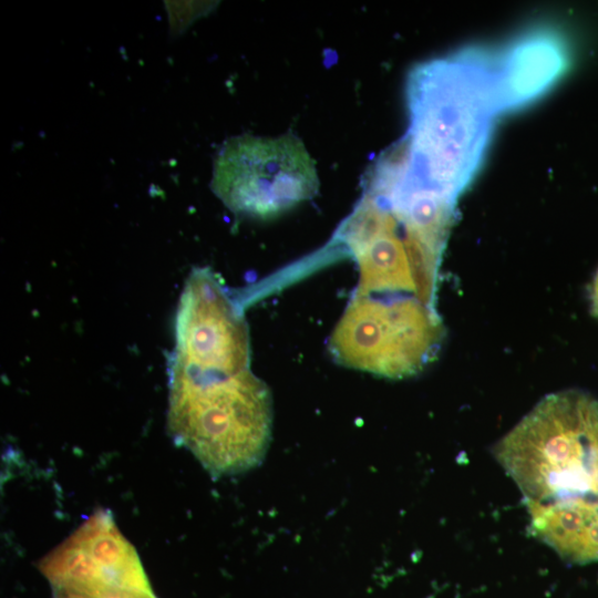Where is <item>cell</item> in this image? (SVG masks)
Returning <instances> with one entry per match:
<instances>
[{"label": "cell", "mask_w": 598, "mask_h": 598, "mask_svg": "<svg viewBox=\"0 0 598 598\" xmlns=\"http://www.w3.org/2000/svg\"><path fill=\"white\" fill-rule=\"evenodd\" d=\"M410 84L408 158L430 185L456 200L481 166L498 114L487 55L467 50L433 61Z\"/></svg>", "instance_id": "obj_1"}, {"label": "cell", "mask_w": 598, "mask_h": 598, "mask_svg": "<svg viewBox=\"0 0 598 598\" xmlns=\"http://www.w3.org/2000/svg\"><path fill=\"white\" fill-rule=\"evenodd\" d=\"M592 306L595 309V312L598 315V270L594 279V286H592Z\"/></svg>", "instance_id": "obj_9"}, {"label": "cell", "mask_w": 598, "mask_h": 598, "mask_svg": "<svg viewBox=\"0 0 598 598\" xmlns=\"http://www.w3.org/2000/svg\"><path fill=\"white\" fill-rule=\"evenodd\" d=\"M171 362L192 370L235 374L249 369L248 327L208 268L187 278L176 312Z\"/></svg>", "instance_id": "obj_6"}, {"label": "cell", "mask_w": 598, "mask_h": 598, "mask_svg": "<svg viewBox=\"0 0 598 598\" xmlns=\"http://www.w3.org/2000/svg\"><path fill=\"white\" fill-rule=\"evenodd\" d=\"M452 224L402 198L382 194L369 198L347 227L359 267L355 293L415 299L435 307L437 274Z\"/></svg>", "instance_id": "obj_3"}, {"label": "cell", "mask_w": 598, "mask_h": 598, "mask_svg": "<svg viewBox=\"0 0 598 598\" xmlns=\"http://www.w3.org/2000/svg\"><path fill=\"white\" fill-rule=\"evenodd\" d=\"M51 589L52 598H156L137 551L103 508L73 532L65 579Z\"/></svg>", "instance_id": "obj_7"}, {"label": "cell", "mask_w": 598, "mask_h": 598, "mask_svg": "<svg viewBox=\"0 0 598 598\" xmlns=\"http://www.w3.org/2000/svg\"><path fill=\"white\" fill-rule=\"evenodd\" d=\"M271 395L249 369L199 371L171 362L167 427L212 476L257 466L270 442Z\"/></svg>", "instance_id": "obj_2"}, {"label": "cell", "mask_w": 598, "mask_h": 598, "mask_svg": "<svg viewBox=\"0 0 598 598\" xmlns=\"http://www.w3.org/2000/svg\"><path fill=\"white\" fill-rule=\"evenodd\" d=\"M210 188L236 215L268 219L312 198L319 179L313 159L297 136L245 134L219 148Z\"/></svg>", "instance_id": "obj_5"}, {"label": "cell", "mask_w": 598, "mask_h": 598, "mask_svg": "<svg viewBox=\"0 0 598 598\" xmlns=\"http://www.w3.org/2000/svg\"><path fill=\"white\" fill-rule=\"evenodd\" d=\"M487 58L498 114L536 100L555 83L567 61L561 41L547 30L523 34Z\"/></svg>", "instance_id": "obj_8"}, {"label": "cell", "mask_w": 598, "mask_h": 598, "mask_svg": "<svg viewBox=\"0 0 598 598\" xmlns=\"http://www.w3.org/2000/svg\"><path fill=\"white\" fill-rule=\"evenodd\" d=\"M444 327L435 307L415 299L357 295L329 340L340 364L390 379L422 371L436 355Z\"/></svg>", "instance_id": "obj_4"}]
</instances>
